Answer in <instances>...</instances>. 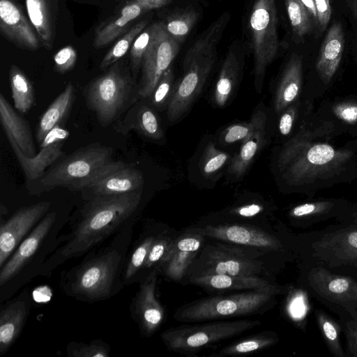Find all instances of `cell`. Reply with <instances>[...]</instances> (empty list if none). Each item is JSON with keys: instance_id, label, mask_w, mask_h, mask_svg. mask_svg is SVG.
I'll return each instance as SVG.
<instances>
[{"instance_id": "cell-1", "label": "cell", "mask_w": 357, "mask_h": 357, "mask_svg": "<svg viewBox=\"0 0 357 357\" xmlns=\"http://www.w3.org/2000/svg\"><path fill=\"white\" fill-rule=\"evenodd\" d=\"M343 135L314 111L278 151L276 169L284 187L311 198L320 190L356 180L357 137L338 144Z\"/></svg>"}, {"instance_id": "cell-2", "label": "cell", "mask_w": 357, "mask_h": 357, "mask_svg": "<svg viewBox=\"0 0 357 357\" xmlns=\"http://www.w3.org/2000/svg\"><path fill=\"white\" fill-rule=\"evenodd\" d=\"M142 190L91 198L66 244L58 252L61 261L79 256L119 227L137 209Z\"/></svg>"}, {"instance_id": "cell-3", "label": "cell", "mask_w": 357, "mask_h": 357, "mask_svg": "<svg viewBox=\"0 0 357 357\" xmlns=\"http://www.w3.org/2000/svg\"><path fill=\"white\" fill-rule=\"evenodd\" d=\"M229 20L224 13L194 43L183 59V75L174 84L167 107L170 121L179 119L191 107L210 75L216 60V47Z\"/></svg>"}, {"instance_id": "cell-4", "label": "cell", "mask_w": 357, "mask_h": 357, "mask_svg": "<svg viewBox=\"0 0 357 357\" xmlns=\"http://www.w3.org/2000/svg\"><path fill=\"white\" fill-rule=\"evenodd\" d=\"M130 70L118 61L83 88L86 105L96 114L100 126L115 123L141 99L138 83Z\"/></svg>"}, {"instance_id": "cell-5", "label": "cell", "mask_w": 357, "mask_h": 357, "mask_svg": "<svg viewBox=\"0 0 357 357\" xmlns=\"http://www.w3.org/2000/svg\"><path fill=\"white\" fill-rule=\"evenodd\" d=\"M112 155V147L98 142L79 148L52 165L29 191L39 195L59 187L81 191L113 161Z\"/></svg>"}, {"instance_id": "cell-6", "label": "cell", "mask_w": 357, "mask_h": 357, "mask_svg": "<svg viewBox=\"0 0 357 357\" xmlns=\"http://www.w3.org/2000/svg\"><path fill=\"white\" fill-rule=\"evenodd\" d=\"M284 290L277 286L248 292L205 298L179 307L174 318L192 322L250 315L260 312Z\"/></svg>"}, {"instance_id": "cell-7", "label": "cell", "mask_w": 357, "mask_h": 357, "mask_svg": "<svg viewBox=\"0 0 357 357\" xmlns=\"http://www.w3.org/2000/svg\"><path fill=\"white\" fill-rule=\"evenodd\" d=\"M261 324L259 320L213 321L172 328L161 334L167 347L177 352H194L211 344L241 334Z\"/></svg>"}, {"instance_id": "cell-8", "label": "cell", "mask_w": 357, "mask_h": 357, "mask_svg": "<svg viewBox=\"0 0 357 357\" xmlns=\"http://www.w3.org/2000/svg\"><path fill=\"white\" fill-rule=\"evenodd\" d=\"M249 26L255 57L256 86L260 92L266 68L275 58L279 48L275 0H255Z\"/></svg>"}, {"instance_id": "cell-9", "label": "cell", "mask_w": 357, "mask_h": 357, "mask_svg": "<svg viewBox=\"0 0 357 357\" xmlns=\"http://www.w3.org/2000/svg\"><path fill=\"white\" fill-rule=\"evenodd\" d=\"M339 220L340 225L312 242V256L331 267L357 266V203Z\"/></svg>"}, {"instance_id": "cell-10", "label": "cell", "mask_w": 357, "mask_h": 357, "mask_svg": "<svg viewBox=\"0 0 357 357\" xmlns=\"http://www.w3.org/2000/svg\"><path fill=\"white\" fill-rule=\"evenodd\" d=\"M121 259L116 251H109L82 264L70 279L72 294L86 301L109 297Z\"/></svg>"}, {"instance_id": "cell-11", "label": "cell", "mask_w": 357, "mask_h": 357, "mask_svg": "<svg viewBox=\"0 0 357 357\" xmlns=\"http://www.w3.org/2000/svg\"><path fill=\"white\" fill-rule=\"evenodd\" d=\"M344 42L342 25L336 21L322 41L314 64L315 77L304 84L302 98L314 102L330 90L340 66Z\"/></svg>"}, {"instance_id": "cell-12", "label": "cell", "mask_w": 357, "mask_h": 357, "mask_svg": "<svg viewBox=\"0 0 357 357\" xmlns=\"http://www.w3.org/2000/svg\"><path fill=\"white\" fill-rule=\"evenodd\" d=\"M179 45L166 31L162 22L153 24V33L142 59V75L138 82L141 99L146 100L151 96L176 56Z\"/></svg>"}, {"instance_id": "cell-13", "label": "cell", "mask_w": 357, "mask_h": 357, "mask_svg": "<svg viewBox=\"0 0 357 357\" xmlns=\"http://www.w3.org/2000/svg\"><path fill=\"white\" fill-rule=\"evenodd\" d=\"M142 172L132 164L112 161L80 192L89 200L100 196L117 195L142 190Z\"/></svg>"}, {"instance_id": "cell-14", "label": "cell", "mask_w": 357, "mask_h": 357, "mask_svg": "<svg viewBox=\"0 0 357 357\" xmlns=\"http://www.w3.org/2000/svg\"><path fill=\"white\" fill-rule=\"evenodd\" d=\"M204 269L198 274H227L257 276L262 268L260 261L248 257L243 250L221 243L203 250Z\"/></svg>"}, {"instance_id": "cell-15", "label": "cell", "mask_w": 357, "mask_h": 357, "mask_svg": "<svg viewBox=\"0 0 357 357\" xmlns=\"http://www.w3.org/2000/svg\"><path fill=\"white\" fill-rule=\"evenodd\" d=\"M50 202H41L21 208L0 227V268L18 247L22 239L45 216Z\"/></svg>"}, {"instance_id": "cell-16", "label": "cell", "mask_w": 357, "mask_h": 357, "mask_svg": "<svg viewBox=\"0 0 357 357\" xmlns=\"http://www.w3.org/2000/svg\"><path fill=\"white\" fill-rule=\"evenodd\" d=\"M194 231L204 236L261 250L276 251L282 248L276 237L255 227L242 225H206Z\"/></svg>"}, {"instance_id": "cell-17", "label": "cell", "mask_w": 357, "mask_h": 357, "mask_svg": "<svg viewBox=\"0 0 357 357\" xmlns=\"http://www.w3.org/2000/svg\"><path fill=\"white\" fill-rule=\"evenodd\" d=\"M31 22L11 0H0L1 34L20 49L36 51L41 43Z\"/></svg>"}, {"instance_id": "cell-18", "label": "cell", "mask_w": 357, "mask_h": 357, "mask_svg": "<svg viewBox=\"0 0 357 357\" xmlns=\"http://www.w3.org/2000/svg\"><path fill=\"white\" fill-rule=\"evenodd\" d=\"M157 271L154 269L140 284L133 301L134 318L143 335H151L162 324L165 311L155 297Z\"/></svg>"}, {"instance_id": "cell-19", "label": "cell", "mask_w": 357, "mask_h": 357, "mask_svg": "<svg viewBox=\"0 0 357 357\" xmlns=\"http://www.w3.org/2000/svg\"><path fill=\"white\" fill-rule=\"evenodd\" d=\"M353 203L343 198H319L299 203L290 208L288 215L295 225L309 227L331 218L340 220Z\"/></svg>"}, {"instance_id": "cell-20", "label": "cell", "mask_w": 357, "mask_h": 357, "mask_svg": "<svg viewBox=\"0 0 357 357\" xmlns=\"http://www.w3.org/2000/svg\"><path fill=\"white\" fill-rule=\"evenodd\" d=\"M205 237L194 231L173 240L170 249L159 266L163 268L165 275L175 281L181 280L203 247Z\"/></svg>"}, {"instance_id": "cell-21", "label": "cell", "mask_w": 357, "mask_h": 357, "mask_svg": "<svg viewBox=\"0 0 357 357\" xmlns=\"http://www.w3.org/2000/svg\"><path fill=\"white\" fill-rule=\"evenodd\" d=\"M113 128L123 135L134 130L150 140L159 141L164 137L160 119L145 99H140L132 105L123 116L114 123Z\"/></svg>"}, {"instance_id": "cell-22", "label": "cell", "mask_w": 357, "mask_h": 357, "mask_svg": "<svg viewBox=\"0 0 357 357\" xmlns=\"http://www.w3.org/2000/svg\"><path fill=\"white\" fill-rule=\"evenodd\" d=\"M55 219V212L46 214L31 230L29 236L18 245L13 255L1 268V286L15 277L33 256L47 235Z\"/></svg>"}, {"instance_id": "cell-23", "label": "cell", "mask_w": 357, "mask_h": 357, "mask_svg": "<svg viewBox=\"0 0 357 357\" xmlns=\"http://www.w3.org/2000/svg\"><path fill=\"white\" fill-rule=\"evenodd\" d=\"M6 137L25 175L28 190L43 178L47 167L52 166L56 161L65 156V153L62 150L64 142L63 141L40 149L38 153L29 158L22 153L10 135H6Z\"/></svg>"}, {"instance_id": "cell-24", "label": "cell", "mask_w": 357, "mask_h": 357, "mask_svg": "<svg viewBox=\"0 0 357 357\" xmlns=\"http://www.w3.org/2000/svg\"><path fill=\"white\" fill-rule=\"evenodd\" d=\"M303 56L293 53L286 63L275 92L273 107L280 114L301 98L304 85Z\"/></svg>"}, {"instance_id": "cell-25", "label": "cell", "mask_w": 357, "mask_h": 357, "mask_svg": "<svg viewBox=\"0 0 357 357\" xmlns=\"http://www.w3.org/2000/svg\"><path fill=\"white\" fill-rule=\"evenodd\" d=\"M307 278L311 288L325 300L343 306L352 303L353 278L333 274L321 266L312 268Z\"/></svg>"}, {"instance_id": "cell-26", "label": "cell", "mask_w": 357, "mask_h": 357, "mask_svg": "<svg viewBox=\"0 0 357 357\" xmlns=\"http://www.w3.org/2000/svg\"><path fill=\"white\" fill-rule=\"evenodd\" d=\"M315 112L332 122L342 135L357 137V95L324 100Z\"/></svg>"}, {"instance_id": "cell-27", "label": "cell", "mask_w": 357, "mask_h": 357, "mask_svg": "<svg viewBox=\"0 0 357 357\" xmlns=\"http://www.w3.org/2000/svg\"><path fill=\"white\" fill-rule=\"evenodd\" d=\"M255 126L251 133L242 141L238 153L233 158L228 167L229 174L239 178L247 171L257 153L265 143L266 113L257 109L252 115Z\"/></svg>"}, {"instance_id": "cell-28", "label": "cell", "mask_w": 357, "mask_h": 357, "mask_svg": "<svg viewBox=\"0 0 357 357\" xmlns=\"http://www.w3.org/2000/svg\"><path fill=\"white\" fill-rule=\"evenodd\" d=\"M15 109L1 93L0 121L5 134L15 140L26 156L33 157L37 153L30 125Z\"/></svg>"}, {"instance_id": "cell-29", "label": "cell", "mask_w": 357, "mask_h": 357, "mask_svg": "<svg viewBox=\"0 0 357 357\" xmlns=\"http://www.w3.org/2000/svg\"><path fill=\"white\" fill-rule=\"evenodd\" d=\"M190 282L211 291L254 290L275 286L257 276L227 274H197L191 276Z\"/></svg>"}, {"instance_id": "cell-30", "label": "cell", "mask_w": 357, "mask_h": 357, "mask_svg": "<svg viewBox=\"0 0 357 357\" xmlns=\"http://www.w3.org/2000/svg\"><path fill=\"white\" fill-rule=\"evenodd\" d=\"M75 100V89L69 82L41 116L36 128V138L40 144L47 133L67 118Z\"/></svg>"}, {"instance_id": "cell-31", "label": "cell", "mask_w": 357, "mask_h": 357, "mask_svg": "<svg viewBox=\"0 0 357 357\" xmlns=\"http://www.w3.org/2000/svg\"><path fill=\"white\" fill-rule=\"evenodd\" d=\"M27 315L24 300L16 299L0 312V355H3L20 335Z\"/></svg>"}, {"instance_id": "cell-32", "label": "cell", "mask_w": 357, "mask_h": 357, "mask_svg": "<svg viewBox=\"0 0 357 357\" xmlns=\"http://www.w3.org/2000/svg\"><path fill=\"white\" fill-rule=\"evenodd\" d=\"M143 12L144 10L135 1L126 5L116 16L96 30L94 47L108 45L128 29L130 23Z\"/></svg>"}, {"instance_id": "cell-33", "label": "cell", "mask_w": 357, "mask_h": 357, "mask_svg": "<svg viewBox=\"0 0 357 357\" xmlns=\"http://www.w3.org/2000/svg\"><path fill=\"white\" fill-rule=\"evenodd\" d=\"M314 112V102L301 98L280 114L278 130L285 142L296 135Z\"/></svg>"}, {"instance_id": "cell-34", "label": "cell", "mask_w": 357, "mask_h": 357, "mask_svg": "<svg viewBox=\"0 0 357 357\" xmlns=\"http://www.w3.org/2000/svg\"><path fill=\"white\" fill-rule=\"evenodd\" d=\"M29 21L33 25L41 44L47 49L52 47L54 29L48 0H26Z\"/></svg>"}, {"instance_id": "cell-35", "label": "cell", "mask_w": 357, "mask_h": 357, "mask_svg": "<svg viewBox=\"0 0 357 357\" xmlns=\"http://www.w3.org/2000/svg\"><path fill=\"white\" fill-rule=\"evenodd\" d=\"M9 82L14 107L20 113H27L36 103L33 84L24 73L16 65L9 69Z\"/></svg>"}, {"instance_id": "cell-36", "label": "cell", "mask_w": 357, "mask_h": 357, "mask_svg": "<svg viewBox=\"0 0 357 357\" xmlns=\"http://www.w3.org/2000/svg\"><path fill=\"white\" fill-rule=\"evenodd\" d=\"M239 63L235 54L230 51L221 68L213 93V100L218 107L226 105L237 83Z\"/></svg>"}, {"instance_id": "cell-37", "label": "cell", "mask_w": 357, "mask_h": 357, "mask_svg": "<svg viewBox=\"0 0 357 357\" xmlns=\"http://www.w3.org/2000/svg\"><path fill=\"white\" fill-rule=\"evenodd\" d=\"M315 319L329 351L337 357H344L340 341L341 328L331 316L321 310L314 312Z\"/></svg>"}, {"instance_id": "cell-38", "label": "cell", "mask_w": 357, "mask_h": 357, "mask_svg": "<svg viewBox=\"0 0 357 357\" xmlns=\"http://www.w3.org/2000/svg\"><path fill=\"white\" fill-rule=\"evenodd\" d=\"M287 13L294 35L303 38L314 26L312 17L301 0H284Z\"/></svg>"}, {"instance_id": "cell-39", "label": "cell", "mask_w": 357, "mask_h": 357, "mask_svg": "<svg viewBox=\"0 0 357 357\" xmlns=\"http://www.w3.org/2000/svg\"><path fill=\"white\" fill-rule=\"evenodd\" d=\"M278 342L276 335L271 334H259L236 342L219 351V355L241 356L269 347Z\"/></svg>"}, {"instance_id": "cell-40", "label": "cell", "mask_w": 357, "mask_h": 357, "mask_svg": "<svg viewBox=\"0 0 357 357\" xmlns=\"http://www.w3.org/2000/svg\"><path fill=\"white\" fill-rule=\"evenodd\" d=\"M146 24L147 21H141L128 30L106 53L100 64V69L106 70L123 57L131 47L137 36L145 29Z\"/></svg>"}, {"instance_id": "cell-41", "label": "cell", "mask_w": 357, "mask_h": 357, "mask_svg": "<svg viewBox=\"0 0 357 357\" xmlns=\"http://www.w3.org/2000/svg\"><path fill=\"white\" fill-rule=\"evenodd\" d=\"M197 18V13L192 8H189L169 17L162 23L168 34L181 43L189 34Z\"/></svg>"}, {"instance_id": "cell-42", "label": "cell", "mask_w": 357, "mask_h": 357, "mask_svg": "<svg viewBox=\"0 0 357 357\" xmlns=\"http://www.w3.org/2000/svg\"><path fill=\"white\" fill-rule=\"evenodd\" d=\"M174 87L173 70L169 67L162 74L153 91L147 98L149 100L148 102L153 108L158 109H167L173 93Z\"/></svg>"}, {"instance_id": "cell-43", "label": "cell", "mask_w": 357, "mask_h": 357, "mask_svg": "<svg viewBox=\"0 0 357 357\" xmlns=\"http://www.w3.org/2000/svg\"><path fill=\"white\" fill-rule=\"evenodd\" d=\"M229 158L227 153L218 149L213 142L208 143L201 160L202 174L208 177L213 176L225 165Z\"/></svg>"}, {"instance_id": "cell-44", "label": "cell", "mask_w": 357, "mask_h": 357, "mask_svg": "<svg viewBox=\"0 0 357 357\" xmlns=\"http://www.w3.org/2000/svg\"><path fill=\"white\" fill-rule=\"evenodd\" d=\"M153 33V24L145 28L135 38L130 47V69L136 79L141 68L142 59Z\"/></svg>"}, {"instance_id": "cell-45", "label": "cell", "mask_w": 357, "mask_h": 357, "mask_svg": "<svg viewBox=\"0 0 357 357\" xmlns=\"http://www.w3.org/2000/svg\"><path fill=\"white\" fill-rule=\"evenodd\" d=\"M155 237L148 236L142 241L131 255L126 269L125 279L129 280L144 267L150 248Z\"/></svg>"}, {"instance_id": "cell-46", "label": "cell", "mask_w": 357, "mask_h": 357, "mask_svg": "<svg viewBox=\"0 0 357 357\" xmlns=\"http://www.w3.org/2000/svg\"><path fill=\"white\" fill-rule=\"evenodd\" d=\"M68 356L74 357H107L109 348L100 342L91 344L71 342L68 347Z\"/></svg>"}, {"instance_id": "cell-47", "label": "cell", "mask_w": 357, "mask_h": 357, "mask_svg": "<svg viewBox=\"0 0 357 357\" xmlns=\"http://www.w3.org/2000/svg\"><path fill=\"white\" fill-rule=\"evenodd\" d=\"M172 242L173 239L166 236L155 238L143 268H149L157 265L160 266L170 249Z\"/></svg>"}, {"instance_id": "cell-48", "label": "cell", "mask_w": 357, "mask_h": 357, "mask_svg": "<svg viewBox=\"0 0 357 357\" xmlns=\"http://www.w3.org/2000/svg\"><path fill=\"white\" fill-rule=\"evenodd\" d=\"M77 57V52L71 45L60 49L54 56V70L59 74L66 73L75 66Z\"/></svg>"}, {"instance_id": "cell-49", "label": "cell", "mask_w": 357, "mask_h": 357, "mask_svg": "<svg viewBox=\"0 0 357 357\" xmlns=\"http://www.w3.org/2000/svg\"><path fill=\"white\" fill-rule=\"evenodd\" d=\"M255 119L252 116L249 122L233 124L227 127L223 132L222 138L225 143L231 144L245 139L252 131Z\"/></svg>"}, {"instance_id": "cell-50", "label": "cell", "mask_w": 357, "mask_h": 357, "mask_svg": "<svg viewBox=\"0 0 357 357\" xmlns=\"http://www.w3.org/2000/svg\"><path fill=\"white\" fill-rule=\"evenodd\" d=\"M317 20L318 26L321 33L324 32L326 29L331 16V6L330 0H314Z\"/></svg>"}, {"instance_id": "cell-51", "label": "cell", "mask_w": 357, "mask_h": 357, "mask_svg": "<svg viewBox=\"0 0 357 357\" xmlns=\"http://www.w3.org/2000/svg\"><path fill=\"white\" fill-rule=\"evenodd\" d=\"M69 136V131L57 125L49 131L40 144V149L48 146L55 142H64Z\"/></svg>"}, {"instance_id": "cell-52", "label": "cell", "mask_w": 357, "mask_h": 357, "mask_svg": "<svg viewBox=\"0 0 357 357\" xmlns=\"http://www.w3.org/2000/svg\"><path fill=\"white\" fill-rule=\"evenodd\" d=\"M346 337L350 354L357 357V317L346 324Z\"/></svg>"}, {"instance_id": "cell-53", "label": "cell", "mask_w": 357, "mask_h": 357, "mask_svg": "<svg viewBox=\"0 0 357 357\" xmlns=\"http://www.w3.org/2000/svg\"><path fill=\"white\" fill-rule=\"evenodd\" d=\"M264 208L258 204H250L234 209V213L239 216L250 218L263 211Z\"/></svg>"}, {"instance_id": "cell-54", "label": "cell", "mask_w": 357, "mask_h": 357, "mask_svg": "<svg viewBox=\"0 0 357 357\" xmlns=\"http://www.w3.org/2000/svg\"><path fill=\"white\" fill-rule=\"evenodd\" d=\"M171 0H134L144 11L158 8L167 4Z\"/></svg>"}, {"instance_id": "cell-55", "label": "cell", "mask_w": 357, "mask_h": 357, "mask_svg": "<svg viewBox=\"0 0 357 357\" xmlns=\"http://www.w3.org/2000/svg\"><path fill=\"white\" fill-rule=\"evenodd\" d=\"M310 13L314 24L318 26L317 15L314 0H301Z\"/></svg>"}, {"instance_id": "cell-56", "label": "cell", "mask_w": 357, "mask_h": 357, "mask_svg": "<svg viewBox=\"0 0 357 357\" xmlns=\"http://www.w3.org/2000/svg\"><path fill=\"white\" fill-rule=\"evenodd\" d=\"M350 299L352 303H357V282H356L352 286V290H351Z\"/></svg>"}, {"instance_id": "cell-57", "label": "cell", "mask_w": 357, "mask_h": 357, "mask_svg": "<svg viewBox=\"0 0 357 357\" xmlns=\"http://www.w3.org/2000/svg\"><path fill=\"white\" fill-rule=\"evenodd\" d=\"M351 8L353 16L357 20V0H354Z\"/></svg>"}]
</instances>
